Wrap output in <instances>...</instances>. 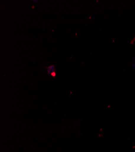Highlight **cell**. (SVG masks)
Listing matches in <instances>:
<instances>
[{
	"instance_id": "1",
	"label": "cell",
	"mask_w": 135,
	"mask_h": 152,
	"mask_svg": "<svg viewBox=\"0 0 135 152\" xmlns=\"http://www.w3.org/2000/svg\"><path fill=\"white\" fill-rule=\"evenodd\" d=\"M47 72L48 74H50L53 77L56 75V72H55V68L53 65H51L50 66H48L47 68Z\"/></svg>"
},
{
	"instance_id": "2",
	"label": "cell",
	"mask_w": 135,
	"mask_h": 152,
	"mask_svg": "<svg viewBox=\"0 0 135 152\" xmlns=\"http://www.w3.org/2000/svg\"><path fill=\"white\" fill-rule=\"evenodd\" d=\"M131 66L133 67V70H134L135 69V58H134V60L131 63Z\"/></svg>"
}]
</instances>
